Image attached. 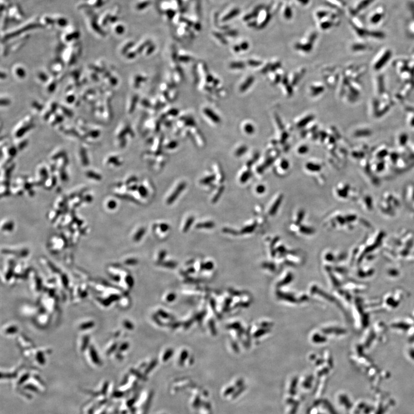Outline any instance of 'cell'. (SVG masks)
I'll list each match as a JSON object with an SVG mask.
<instances>
[{
    "mask_svg": "<svg viewBox=\"0 0 414 414\" xmlns=\"http://www.w3.org/2000/svg\"><path fill=\"white\" fill-rule=\"evenodd\" d=\"M214 227H215V224L212 222L199 223L198 224H197V226H196V227L198 228H212Z\"/></svg>",
    "mask_w": 414,
    "mask_h": 414,
    "instance_id": "8992f818",
    "label": "cell"
},
{
    "mask_svg": "<svg viewBox=\"0 0 414 414\" xmlns=\"http://www.w3.org/2000/svg\"><path fill=\"white\" fill-rule=\"evenodd\" d=\"M186 187V183L185 182H182L181 184L178 185L176 189L173 192L172 195L170 196L169 198L167 200V203L168 204H171L176 199H177L178 196L181 193V192L184 190V189Z\"/></svg>",
    "mask_w": 414,
    "mask_h": 414,
    "instance_id": "6da1fadb",
    "label": "cell"
},
{
    "mask_svg": "<svg viewBox=\"0 0 414 414\" xmlns=\"http://www.w3.org/2000/svg\"><path fill=\"white\" fill-rule=\"evenodd\" d=\"M241 48H242V49H248V44H247L246 43H243V44H242L241 45Z\"/></svg>",
    "mask_w": 414,
    "mask_h": 414,
    "instance_id": "7402d4cb",
    "label": "cell"
},
{
    "mask_svg": "<svg viewBox=\"0 0 414 414\" xmlns=\"http://www.w3.org/2000/svg\"><path fill=\"white\" fill-rule=\"evenodd\" d=\"M145 233V229L144 228H142L140 230H139L138 233L135 234L134 237V240L135 241H139L141 240L142 237L144 235Z\"/></svg>",
    "mask_w": 414,
    "mask_h": 414,
    "instance_id": "ba28073f",
    "label": "cell"
},
{
    "mask_svg": "<svg viewBox=\"0 0 414 414\" xmlns=\"http://www.w3.org/2000/svg\"><path fill=\"white\" fill-rule=\"evenodd\" d=\"M139 192L140 195H141L143 197H146L147 194V191L145 187H140L139 188Z\"/></svg>",
    "mask_w": 414,
    "mask_h": 414,
    "instance_id": "4fadbf2b",
    "label": "cell"
},
{
    "mask_svg": "<svg viewBox=\"0 0 414 414\" xmlns=\"http://www.w3.org/2000/svg\"><path fill=\"white\" fill-rule=\"evenodd\" d=\"M311 119L312 117H306L304 120H302L301 121H300V123H299V125L300 127H301V126H304L305 125H306V124H307V123L309 122L311 120Z\"/></svg>",
    "mask_w": 414,
    "mask_h": 414,
    "instance_id": "2e32d148",
    "label": "cell"
},
{
    "mask_svg": "<svg viewBox=\"0 0 414 414\" xmlns=\"http://www.w3.org/2000/svg\"><path fill=\"white\" fill-rule=\"evenodd\" d=\"M284 15H285V17L287 18V19H289L292 17V10H291V8L290 7H288L285 9V12H284Z\"/></svg>",
    "mask_w": 414,
    "mask_h": 414,
    "instance_id": "30bf717a",
    "label": "cell"
},
{
    "mask_svg": "<svg viewBox=\"0 0 414 414\" xmlns=\"http://www.w3.org/2000/svg\"><path fill=\"white\" fill-rule=\"evenodd\" d=\"M245 131L248 133H252L253 131H254V128L251 125H248L245 127Z\"/></svg>",
    "mask_w": 414,
    "mask_h": 414,
    "instance_id": "ac0fdd59",
    "label": "cell"
},
{
    "mask_svg": "<svg viewBox=\"0 0 414 414\" xmlns=\"http://www.w3.org/2000/svg\"><path fill=\"white\" fill-rule=\"evenodd\" d=\"M215 178V177L214 176H211L206 177L205 178H204L203 180H202L201 182L202 184H209V182H211L212 181L214 180Z\"/></svg>",
    "mask_w": 414,
    "mask_h": 414,
    "instance_id": "9c48e42d",
    "label": "cell"
},
{
    "mask_svg": "<svg viewBox=\"0 0 414 414\" xmlns=\"http://www.w3.org/2000/svg\"><path fill=\"white\" fill-rule=\"evenodd\" d=\"M223 188H220L219 189V191H218V192H217V194H216V195H215V196H214V197H213V198L212 202H217V200H218V199L219 198L220 196V195H222V192H223Z\"/></svg>",
    "mask_w": 414,
    "mask_h": 414,
    "instance_id": "5bb4252c",
    "label": "cell"
},
{
    "mask_svg": "<svg viewBox=\"0 0 414 414\" xmlns=\"http://www.w3.org/2000/svg\"><path fill=\"white\" fill-rule=\"evenodd\" d=\"M238 12H239V10H238V9H235L234 11H232V12H231V13H229L230 14H228L226 17H225V18H224V20H227L230 19V18H233V17H234V16H235L238 13Z\"/></svg>",
    "mask_w": 414,
    "mask_h": 414,
    "instance_id": "7c38bea8",
    "label": "cell"
},
{
    "mask_svg": "<svg viewBox=\"0 0 414 414\" xmlns=\"http://www.w3.org/2000/svg\"><path fill=\"white\" fill-rule=\"evenodd\" d=\"M89 355H90V358H91L90 360L92 361V359L93 360V362L95 363V364H99V358L97 355V353H96V351L95 350V348L93 346H91L89 347Z\"/></svg>",
    "mask_w": 414,
    "mask_h": 414,
    "instance_id": "3957f363",
    "label": "cell"
},
{
    "mask_svg": "<svg viewBox=\"0 0 414 414\" xmlns=\"http://www.w3.org/2000/svg\"><path fill=\"white\" fill-rule=\"evenodd\" d=\"M204 113L207 115V116H208L210 119H211L214 122H215V123L219 122V117H218L217 116H216V115L213 113L212 111H211V110H208V109H205L204 110Z\"/></svg>",
    "mask_w": 414,
    "mask_h": 414,
    "instance_id": "277c9868",
    "label": "cell"
},
{
    "mask_svg": "<svg viewBox=\"0 0 414 414\" xmlns=\"http://www.w3.org/2000/svg\"><path fill=\"white\" fill-rule=\"evenodd\" d=\"M297 1L299 2H300L301 4H303V5H306V4H308L309 1V0H297Z\"/></svg>",
    "mask_w": 414,
    "mask_h": 414,
    "instance_id": "44dd1931",
    "label": "cell"
},
{
    "mask_svg": "<svg viewBox=\"0 0 414 414\" xmlns=\"http://www.w3.org/2000/svg\"><path fill=\"white\" fill-rule=\"evenodd\" d=\"M116 202H114V201H111V202H109V203L108 204V208L110 209H113V208H116Z\"/></svg>",
    "mask_w": 414,
    "mask_h": 414,
    "instance_id": "d6986e66",
    "label": "cell"
},
{
    "mask_svg": "<svg viewBox=\"0 0 414 414\" xmlns=\"http://www.w3.org/2000/svg\"><path fill=\"white\" fill-rule=\"evenodd\" d=\"M243 66L242 64H241V63H234V64H231V67H238L240 68V67H242Z\"/></svg>",
    "mask_w": 414,
    "mask_h": 414,
    "instance_id": "ffe728a7",
    "label": "cell"
},
{
    "mask_svg": "<svg viewBox=\"0 0 414 414\" xmlns=\"http://www.w3.org/2000/svg\"><path fill=\"white\" fill-rule=\"evenodd\" d=\"M159 227H160L161 231H162V232H166V231H167V230L169 229V225L167 224L166 223H162V224H160Z\"/></svg>",
    "mask_w": 414,
    "mask_h": 414,
    "instance_id": "9a60e30c",
    "label": "cell"
},
{
    "mask_svg": "<svg viewBox=\"0 0 414 414\" xmlns=\"http://www.w3.org/2000/svg\"><path fill=\"white\" fill-rule=\"evenodd\" d=\"M94 325L95 323L93 321H86L80 324V325L79 326V329L81 330H88L89 329L92 328Z\"/></svg>",
    "mask_w": 414,
    "mask_h": 414,
    "instance_id": "5b68a950",
    "label": "cell"
},
{
    "mask_svg": "<svg viewBox=\"0 0 414 414\" xmlns=\"http://www.w3.org/2000/svg\"><path fill=\"white\" fill-rule=\"evenodd\" d=\"M18 328L15 325H9L4 327V333L6 335H13L18 333Z\"/></svg>",
    "mask_w": 414,
    "mask_h": 414,
    "instance_id": "7a4b0ae2",
    "label": "cell"
},
{
    "mask_svg": "<svg viewBox=\"0 0 414 414\" xmlns=\"http://www.w3.org/2000/svg\"><path fill=\"white\" fill-rule=\"evenodd\" d=\"M194 219H194L193 217H189V218L187 220V222H186L185 224V226H184V228H183V231H184V232L186 233V232L188 231V230L189 229V228L191 226L192 223H193Z\"/></svg>",
    "mask_w": 414,
    "mask_h": 414,
    "instance_id": "52a82bcc",
    "label": "cell"
},
{
    "mask_svg": "<svg viewBox=\"0 0 414 414\" xmlns=\"http://www.w3.org/2000/svg\"><path fill=\"white\" fill-rule=\"evenodd\" d=\"M252 82H253V78H249L248 79V80L246 81V83L242 86L241 89H242V90H245L246 89L248 88V87L250 85H251Z\"/></svg>",
    "mask_w": 414,
    "mask_h": 414,
    "instance_id": "8fae6325",
    "label": "cell"
},
{
    "mask_svg": "<svg viewBox=\"0 0 414 414\" xmlns=\"http://www.w3.org/2000/svg\"><path fill=\"white\" fill-rule=\"evenodd\" d=\"M331 25V24L330 22L326 21V22L323 23V24H321V27H322V28L326 29L329 28Z\"/></svg>",
    "mask_w": 414,
    "mask_h": 414,
    "instance_id": "e0dca14e",
    "label": "cell"
}]
</instances>
